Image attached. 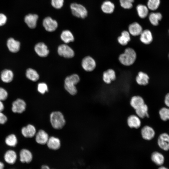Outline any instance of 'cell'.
Masks as SVG:
<instances>
[{"instance_id": "obj_1", "label": "cell", "mask_w": 169, "mask_h": 169, "mask_svg": "<svg viewBox=\"0 0 169 169\" xmlns=\"http://www.w3.org/2000/svg\"><path fill=\"white\" fill-rule=\"evenodd\" d=\"M136 57L135 50L132 48H128L125 49L123 53L119 55L118 59L120 62L123 65L129 66L134 63Z\"/></svg>"}, {"instance_id": "obj_2", "label": "cell", "mask_w": 169, "mask_h": 169, "mask_svg": "<svg viewBox=\"0 0 169 169\" xmlns=\"http://www.w3.org/2000/svg\"><path fill=\"white\" fill-rule=\"evenodd\" d=\"M50 121L53 128L59 129L64 125L65 121L63 115L59 111H54L50 115Z\"/></svg>"}, {"instance_id": "obj_3", "label": "cell", "mask_w": 169, "mask_h": 169, "mask_svg": "<svg viewBox=\"0 0 169 169\" xmlns=\"http://www.w3.org/2000/svg\"><path fill=\"white\" fill-rule=\"evenodd\" d=\"M70 7L72 13L75 16L82 18H84L87 16V10L82 5L73 3L70 5Z\"/></svg>"}, {"instance_id": "obj_4", "label": "cell", "mask_w": 169, "mask_h": 169, "mask_svg": "<svg viewBox=\"0 0 169 169\" xmlns=\"http://www.w3.org/2000/svg\"><path fill=\"white\" fill-rule=\"evenodd\" d=\"M58 53L59 55L67 58H72L74 55L73 49L65 44H61L58 47Z\"/></svg>"}, {"instance_id": "obj_5", "label": "cell", "mask_w": 169, "mask_h": 169, "mask_svg": "<svg viewBox=\"0 0 169 169\" xmlns=\"http://www.w3.org/2000/svg\"><path fill=\"white\" fill-rule=\"evenodd\" d=\"M81 65L85 70L90 72L93 71L95 69L96 63L95 60L92 57L87 56L83 59Z\"/></svg>"}, {"instance_id": "obj_6", "label": "cell", "mask_w": 169, "mask_h": 169, "mask_svg": "<svg viewBox=\"0 0 169 169\" xmlns=\"http://www.w3.org/2000/svg\"><path fill=\"white\" fill-rule=\"evenodd\" d=\"M26 106V103L24 100L18 99L12 103V110L14 113H21L25 110Z\"/></svg>"}, {"instance_id": "obj_7", "label": "cell", "mask_w": 169, "mask_h": 169, "mask_svg": "<svg viewBox=\"0 0 169 169\" xmlns=\"http://www.w3.org/2000/svg\"><path fill=\"white\" fill-rule=\"evenodd\" d=\"M158 144L162 149L167 151L169 150V135L164 133L159 136L157 141Z\"/></svg>"}, {"instance_id": "obj_8", "label": "cell", "mask_w": 169, "mask_h": 169, "mask_svg": "<svg viewBox=\"0 0 169 169\" xmlns=\"http://www.w3.org/2000/svg\"><path fill=\"white\" fill-rule=\"evenodd\" d=\"M43 24L45 30L50 32L55 31L58 26L57 22L50 17L45 18L43 21Z\"/></svg>"}, {"instance_id": "obj_9", "label": "cell", "mask_w": 169, "mask_h": 169, "mask_svg": "<svg viewBox=\"0 0 169 169\" xmlns=\"http://www.w3.org/2000/svg\"><path fill=\"white\" fill-rule=\"evenodd\" d=\"M19 160L22 163H29L33 159V155L29 150L25 148L22 149L19 153Z\"/></svg>"}, {"instance_id": "obj_10", "label": "cell", "mask_w": 169, "mask_h": 169, "mask_svg": "<svg viewBox=\"0 0 169 169\" xmlns=\"http://www.w3.org/2000/svg\"><path fill=\"white\" fill-rule=\"evenodd\" d=\"M142 138L146 140H150L155 136V133L153 129L149 125H145L141 130Z\"/></svg>"}, {"instance_id": "obj_11", "label": "cell", "mask_w": 169, "mask_h": 169, "mask_svg": "<svg viewBox=\"0 0 169 169\" xmlns=\"http://www.w3.org/2000/svg\"><path fill=\"white\" fill-rule=\"evenodd\" d=\"M3 159L9 165H13L16 162L17 159L16 152L13 150H8L5 153Z\"/></svg>"}, {"instance_id": "obj_12", "label": "cell", "mask_w": 169, "mask_h": 169, "mask_svg": "<svg viewBox=\"0 0 169 169\" xmlns=\"http://www.w3.org/2000/svg\"><path fill=\"white\" fill-rule=\"evenodd\" d=\"M127 125L131 128L138 129L141 125L140 118L136 115H130L127 120Z\"/></svg>"}, {"instance_id": "obj_13", "label": "cell", "mask_w": 169, "mask_h": 169, "mask_svg": "<svg viewBox=\"0 0 169 169\" xmlns=\"http://www.w3.org/2000/svg\"><path fill=\"white\" fill-rule=\"evenodd\" d=\"M34 50L38 56L42 57H46L49 53L47 46L42 42L38 43L35 45Z\"/></svg>"}, {"instance_id": "obj_14", "label": "cell", "mask_w": 169, "mask_h": 169, "mask_svg": "<svg viewBox=\"0 0 169 169\" xmlns=\"http://www.w3.org/2000/svg\"><path fill=\"white\" fill-rule=\"evenodd\" d=\"M128 29L130 35L134 36L140 35L143 31L142 26L137 22H134L130 24Z\"/></svg>"}, {"instance_id": "obj_15", "label": "cell", "mask_w": 169, "mask_h": 169, "mask_svg": "<svg viewBox=\"0 0 169 169\" xmlns=\"http://www.w3.org/2000/svg\"><path fill=\"white\" fill-rule=\"evenodd\" d=\"M38 19L37 15L29 14L24 18V21L27 26L31 28H34L36 27L37 21Z\"/></svg>"}, {"instance_id": "obj_16", "label": "cell", "mask_w": 169, "mask_h": 169, "mask_svg": "<svg viewBox=\"0 0 169 169\" xmlns=\"http://www.w3.org/2000/svg\"><path fill=\"white\" fill-rule=\"evenodd\" d=\"M21 132L22 134L24 137L31 138L35 135L36 130L33 125L29 124L22 127Z\"/></svg>"}, {"instance_id": "obj_17", "label": "cell", "mask_w": 169, "mask_h": 169, "mask_svg": "<svg viewBox=\"0 0 169 169\" xmlns=\"http://www.w3.org/2000/svg\"><path fill=\"white\" fill-rule=\"evenodd\" d=\"M116 78L115 71L110 69L104 71L103 74V79L107 84H110L111 81L115 79Z\"/></svg>"}, {"instance_id": "obj_18", "label": "cell", "mask_w": 169, "mask_h": 169, "mask_svg": "<svg viewBox=\"0 0 169 169\" xmlns=\"http://www.w3.org/2000/svg\"><path fill=\"white\" fill-rule=\"evenodd\" d=\"M114 3L109 0L104 1L101 6V9L103 13L107 14H110L113 13L115 9Z\"/></svg>"}, {"instance_id": "obj_19", "label": "cell", "mask_w": 169, "mask_h": 169, "mask_svg": "<svg viewBox=\"0 0 169 169\" xmlns=\"http://www.w3.org/2000/svg\"><path fill=\"white\" fill-rule=\"evenodd\" d=\"M140 35V41L145 44H149L152 41V35L151 32L149 30L146 29L143 30Z\"/></svg>"}, {"instance_id": "obj_20", "label": "cell", "mask_w": 169, "mask_h": 169, "mask_svg": "<svg viewBox=\"0 0 169 169\" xmlns=\"http://www.w3.org/2000/svg\"><path fill=\"white\" fill-rule=\"evenodd\" d=\"M49 138L48 134L44 130H40L36 134L35 140L38 143L44 145L47 143Z\"/></svg>"}, {"instance_id": "obj_21", "label": "cell", "mask_w": 169, "mask_h": 169, "mask_svg": "<svg viewBox=\"0 0 169 169\" xmlns=\"http://www.w3.org/2000/svg\"><path fill=\"white\" fill-rule=\"evenodd\" d=\"M7 46L9 50L12 53H16L19 50L20 42L13 38H10L7 42Z\"/></svg>"}, {"instance_id": "obj_22", "label": "cell", "mask_w": 169, "mask_h": 169, "mask_svg": "<svg viewBox=\"0 0 169 169\" xmlns=\"http://www.w3.org/2000/svg\"><path fill=\"white\" fill-rule=\"evenodd\" d=\"M145 103L143 98L139 95H135L132 96L130 101V105L135 110Z\"/></svg>"}, {"instance_id": "obj_23", "label": "cell", "mask_w": 169, "mask_h": 169, "mask_svg": "<svg viewBox=\"0 0 169 169\" xmlns=\"http://www.w3.org/2000/svg\"><path fill=\"white\" fill-rule=\"evenodd\" d=\"M47 144V146L49 149L54 150L59 149L61 145L59 139L54 136L49 138Z\"/></svg>"}, {"instance_id": "obj_24", "label": "cell", "mask_w": 169, "mask_h": 169, "mask_svg": "<svg viewBox=\"0 0 169 169\" xmlns=\"http://www.w3.org/2000/svg\"><path fill=\"white\" fill-rule=\"evenodd\" d=\"M151 158L152 161L158 166H161L164 162L165 158L164 156L157 151H155L152 153Z\"/></svg>"}, {"instance_id": "obj_25", "label": "cell", "mask_w": 169, "mask_h": 169, "mask_svg": "<svg viewBox=\"0 0 169 169\" xmlns=\"http://www.w3.org/2000/svg\"><path fill=\"white\" fill-rule=\"evenodd\" d=\"M149 77L148 75L143 72H138L136 80V83L139 85H146L148 83Z\"/></svg>"}, {"instance_id": "obj_26", "label": "cell", "mask_w": 169, "mask_h": 169, "mask_svg": "<svg viewBox=\"0 0 169 169\" xmlns=\"http://www.w3.org/2000/svg\"><path fill=\"white\" fill-rule=\"evenodd\" d=\"M136 10L138 16L141 18H146L148 15L149 9L147 6L139 4L136 7Z\"/></svg>"}, {"instance_id": "obj_27", "label": "cell", "mask_w": 169, "mask_h": 169, "mask_svg": "<svg viewBox=\"0 0 169 169\" xmlns=\"http://www.w3.org/2000/svg\"><path fill=\"white\" fill-rule=\"evenodd\" d=\"M118 43L121 45H126L131 40L130 34L128 31L124 30L117 38Z\"/></svg>"}, {"instance_id": "obj_28", "label": "cell", "mask_w": 169, "mask_h": 169, "mask_svg": "<svg viewBox=\"0 0 169 169\" xmlns=\"http://www.w3.org/2000/svg\"><path fill=\"white\" fill-rule=\"evenodd\" d=\"M135 110L136 115L140 118H144L149 116L148 107L145 103Z\"/></svg>"}, {"instance_id": "obj_29", "label": "cell", "mask_w": 169, "mask_h": 169, "mask_svg": "<svg viewBox=\"0 0 169 169\" xmlns=\"http://www.w3.org/2000/svg\"><path fill=\"white\" fill-rule=\"evenodd\" d=\"M13 76L12 71L7 69L3 70L1 74V78L2 81L7 83L10 82L12 80Z\"/></svg>"}, {"instance_id": "obj_30", "label": "cell", "mask_w": 169, "mask_h": 169, "mask_svg": "<svg viewBox=\"0 0 169 169\" xmlns=\"http://www.w3.org/2000/svg\"><path fill=\"white\" fill-rule=\"evenodd\" d=\"M149 20L151 23L154 25L157 26L158 24L159 21L162 18L161 14L158 12H152L149 15Z\"/></svg>"}, {"instance_id": "obj_31", "label": "cell", "mask_w": 169, "mask_h": 169, "mask_svg": "<svg viewBox=\"0 0 169 169\" xmlns=\"http://www.w3.org/2000/svg\"><path fill=\"white\" fill-rule=\"evenodd\" d=\"M60 37L61 40L65 43H68L74 40L73 34L69 30L63 31L61 34Z\"/></svg>"}, {"instance_id": "obj_32", "label": "cell", "mask_w": 169, "mask_h": 169, "mask_svg": "<svg viewBox=\"0 0 169 169\" xmlns=\"http://www.w3.org/2000/svg\"><path fill=\"white\" fill-rule=\"evenodd\" d=\"M80 79L78 75L73 74L67 77L64 80V84L75 85L79 81Z\"/></svg>"}, {"instance_id": "obj_33", "label": "cell", "mask_w": 169, "mask_h": 169, "mask_svg": "<svg viewBox=\"0 0 169 169\" xmlns=\"http://www.w3.org/2000/svg\"><path fill=\"white\" fill-rule=\"evenodd\" d=\"M5 141L6 144L10 147H15L18 144L17 138L15 135L13 134L8 136Z\"/></svg>"}, {"instance_id": "obj_34", "label": "cell", "mask_w": 169, "mask_h": 169, "mask_svg": "<svg viewBox=\"0 0 169 169\" xmlns=\"http://www.w3.org/2000/svg\"><path fill=\"white\" fill-rule=\"evenodd\" d=\"M26 74L28 79L33 81H37L39 78L38 73L35 70L32 69H28L26 70Z\"/></svg>"}, {"instance_id": "obj_35", "label": "cell", "mask_w": 169, "mask_h": 169, "mask_svg": "<svg viewBox=\"0 0 169 169\" xmlns=\"http://www.w3.org/2000/svg\"><path fill=\"white\" fill-rule=\"evenodd\" d=\"M160 3V0H148L147 6L149 9L154 11L158 8Z\"/></svg>"}, {"instance_id": "obj_36", "label": "cell", "mask_w": 169, "mask_h": 169, "mask_svg": "<svg viewBox=\"0 0 169 169\" xmlns=\"http://www.w3.org/2000/svg\"><path fill=\"white\" fill-rule=\"evenodd\" d=\"M159 114L162 120L165 121L169 120V108L166 107L161 108L159 111Z\"/></svg>"}, {"instance_id": "obj_37", "label": "cell", "mask_w": 169, "mask_h": 169, "mask_svg": "<svg viewBox=\"0 0 169 169\" xmlns=\"http://www.w3.org/2000/svg\"><path fill=\"white\" fill-rule=\"evenodd\" d=\"M134 0H120L119 2L121 7L124 9H129L133 6Z\"/></svg>"}, {"instance_id": "obj_38", "label": "cell", "mask_w": 169, "mask_h": 169, "mask_svg": "<svg viewBox=\"0 0 169 169\" xmlns=\"http://www.w3.org/2000/svg\"><path fill=\"white\" fill-rule=\"evenodd\" d=\"M64 86L66 91L71 95H74L76 94L77 90L75 85L64 84Z\"/></svg>"}, {"instance_id": "obj_39", "label": "cell", "mask_w": 169, "mask_h": 169, "mask_svg": "<svg viewBox=\"0 0 169 169\" xmlns=\"http://www.w3.org/2000/svg\"><path fill=\"white\" fill-rule=\"evenodd\" d=\"M38 90L42 94H44L48 91V87L46 84L44 83H41L38 85Z\"/></svg>"}, {"instance_id": "obj_40", "label": "cell", "mask_w": 169, "mask_h": 169, "mask_svg": "<svg viewBox=\"0 0 169 169\" xmlns=\"http://www.w3.org/2000/svg\"><path fill=\"white\" fill-rule=\"evenodd\" d=\"M64 0H51L52 6L57 9L61 8L63 5Z\"/></svg>"}, {"instance_id": "obj_41", "label": "cell", "mask_w": 169, "mask_h": 169, "mask_svg": "<svg viewBox=\"0 0 169 169\" xmlns=\"http://www.w3.org/2000/svg\"><path fill=\"white\" fill-rule=\"evenodd\" d=\"M8 93L4 88L0 87V100H5L8 97Z\"/></svg>"}, {"instance_id": "obj_42", "label": "cell", "mask_w": 169, "mask_h": 169, "mask_svg": "<svg viewBox=\"0 0 169 169\" xmlns=\"http://www.w3.org/2000/svg\"><path fill=\"white\" fill-rule=\"evenodd\" d=\"M7 20V18L6 15L3 13H0V26L5 24Z\"/></svg>"}, {"instance_id": "obj_43", "label": "cell", "mask_w": 169, "mask_h": 169, "mask_svg": "<svg viewBox=\"0 0 169 169\" xmlns=\"http://www.w3.org/2000/svg\"><path fill=\"white\" fill-rule=\"evenodd\" d=\"M8 120L6 116L2 112H0V124H3Z\"/></svg>"}, {"instance_id": "obj_44", "label": "cell", "mask_w": 169, "mask_h": 169, "mask_svg": "<svg viewBox=\"0 0 169 169\" xmlns=\"http://www.w3.org/2000/svg\"><path fill=\"white\" fill-rule=\"evenodd\" d=\"M164 102L166 106L169 107V93H167L166 95Z\"/></svg>"}, {"instance_id": "obj_45", "label": "cell", "mask_w": 169, "mask_h": 169, "mask_svg": "<svg viewBox=\"0 0 169 169\" xmlns=\"http://www.w3.org/2000/svg\"><path fill=\"white\" fill-rule=\"evenodd\" d=\"M4 108V105L2 101L0 100V112H2Z\"/></svg>"}, {"instance_id": "obj_46", "label": "cell", "mask_w": 169, "mask_h": 169, "mask_svg": "<svg viewBox=\"0 0 169 169\" xmlns=\"http://www.w3.org/2000/svg\"><path fill=\"white\" fill-rule=\"evenodd\" d=\"M41 169H51L47 165H43L42 166Z\"/></svg>"}, {"instance_id": "obj_47", "label": "cell", "mask_w": 169, "mask_h": 169, "mask_svg": "<svg viewBox=\"0 0 169 169\" xmlns=\"http://www.w3.org/2000/svg\"><path fill=\"white\" fill-rule=\"evenodd\" d=\"M5 165L4 163L0 161V169H4Z\"/></svg>"}, {"instance_id": "obj_48", "label": "cell", "mask_w": 169, "mask_h": 169, "mask_svg": "<svg viewBox=\"0 0 169 169\" xmlns=\"http://www.w3.org/2000/svg\"><path fill=\"white\" fill-rule=\"evenodd\" d=\"M158 169H169L165 166H161L160 167L158 168Z\"/></svg>"}, {"instance_id": "obj_49", "label": "cell", "mask_w": 169, "mask_h": 169, "mask_svg": "<svg viewBox=\"0 0 169 169\" xmlns=\"http://www.w3.org/2000/svg\"></svg>"}, {"instance_id": "obj_50", "label": "cell", "mask_w": 169, "mask_h": 169, "mask_svg": "<svg viewBox=\"0 0 169 169\" xmlns=\"http://www.w3.org/2000/svg\"></svg>"}]
</instances>
